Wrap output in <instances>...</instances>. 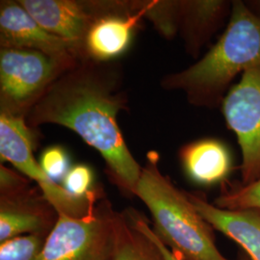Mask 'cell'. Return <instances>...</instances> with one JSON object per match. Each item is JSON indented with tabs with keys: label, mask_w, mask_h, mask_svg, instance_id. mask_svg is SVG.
Wrapping results in <instances>:
<instances>
[{
	"label": "cell",
	"mask_w": 260,
	"mask_h": 260,
	"mask_svg": "<svg viewBox=\"0 0 260 260\" xmlns=\"http://www.w3.org/2000/svg\"><path fill=\"white\" fill-rule=\"evenodd\" d=\"M214 205L223 209H259L260 178L249 184H233L223 187Z\"/></svg>",
	"instance_id": "obj_16"
},
{
	"label": "cell",
	"mask_w": 260,
	"mask_h": 260,
	"mask_svg": "<svg viewBox=\"0 0 260 260\" xmlns=\"http://www.w3.org/2000/svg\"><path fill=\"white\" fill-rule=\"evenodd\" d=\"M118 77L103 62L81 58L47 89L26 118L30 127L52 123L73 130L102 154L121 188L134 194L143 167L117 122L125 104Z\"/></svg>",
	"instance_id": "obj_1"
},
{
	"label": "cell",
	"mask_w": 260,
	"mask_h": 260,
	"mask_svg": "<svg viewBox=\"0 0 260 260\" xmlns=\"http://www.w3.org/2000/svg\"><path fill=\"white\" fill-rule=\"evenodd\" d=\"M159 156L148 154L134 195L149 208L153 232L181 260H230L216 246L213 228L197 211L187 192L178 189L158 167Z\"/></svg>",
	"instance_id": "obj_3"
},
{
	"label": "cell",
	"mask_w": 260,
	"mask_h": 260,
	"mask_svg": "<svg viewBox=\"0 0 260 260\" xmlns=\"http://www.w3.org/2000/svg\"><path fill=\"white\" fill-rule=\"evenodd\" d=\"M24 117L1 112L0 115V155L23 175L37 182L43 196L58 215L82 218L96 203L95 193L87 199L69 194L47 176L33 156L34 134Z\"/></svg>",
	"instance_id": "obj_6"
},
{
	"label": "cell",
	"mask_w": 260,
	"mask_h": 260,
	"mask_svg": "<svg viewBox=\"0 0 260 260\" xmlns=\"http://www.w3.org/2000/svg\"><path fill=\"white\" fill-rule=\"evenodd\" d=\"M53 212L46 198L23 186L14 191L2 192L0 199V243L25 235L47 236L54 225ZM58 214V213H57Z\"/></svg>",
	"instance_id": "obj_9"
},
{
	"label": "cell",
	"mask_w": 260,
	"mask_h": 260,
	"mask_svg": "<svg viewBox=\"0 0 260 260\" xmlns=\"http://www.w3.org/2000/svg\"><path fill=\"white\" fill-rule=\"evenodd\" d=\"M39 163L44 172L55 182L63 180L71 169L69 154L60 146H51L45 149Z\"/></svg>",
	"instance_id": "obj_19"
},
{
	"label": "cell",
	"mask_w": 260,
	"mask_h": 260,
	"mask_svg": "<svg viewBox=\"0 0 260 260\" xmlns=\"http://www.w3.org/2000/svg\"><path fill=\"white\" fill-rule=\"evenodd\" d=\"M239 260H251L247 255H242V256H240V258H239Z\"/></svg>",
	"instance_id": "obj_21"
},
{
	"label": "cell",
	"mask_w": 260,
	"mask_h": 260,
	"mask_svg": "<svg viewBox=\"0 0 260 260\" xmlns=\"http://www.w3.org/2000/svg\"><path fill=\"white\" fill-rule=\"evenodd\" d=\"M0 43L6 48L37 50L59 58H82L73 44L47 32L19 2L1 4Z\"/></svg>",
	"instance_id": "obj_8"
},
{
	"label": "cell",
	"mask_w": 260,
	"mask_h": 260,
	"mask_svg": "<svg viewBox=\"0 0 260 260\" xmlns=\"http://www.w3.org/2000/svg\"><path fill=\"white\" fill-rule=\"evenodd\" d=\"M114 260H166L155 242L133 223L128 213H118Z\"/></svg>",
	"instance_id": "obj_15"
},
{
	"label": "cell",
	"mask_w": 260,
	"mask_h": 260,
	"mask_svg": "<svg viewBox=\"0 0 260 260\" xmlns=\"http://www.w3.org/2000/svg\"><path fill=\"white\" fill-rule=\"evenodd\" d=\"M179 156L186 176L199 185L224 182L233 171L231 149L224 142L215 138L187 144L180 149Z\"/></svg>",
	"instance_id": "obj_14"
},
{
	"label": "cell",
	"mask_w": 260,
	"mask_h": 260,
	"mask_svg": "<svg viewBox=\"0 0 260 260\" xmlns=\"http://www.w3.org/2000/svg\"><path fill=\"white\" fill-rule=\"evenodd\" d=\"M260 67V16L248 1L233 0L232 15L218 41L194 65L165 76L166 90L181 91L190 104L221 106L236 76Z\"/></svg>",
	"instance_id": "obj_2"
},
{
	"label": "cell",
	"mask_w": 260,
	"mask_h": 260,
	"mask_svg": "<svg viewBox=\"0 0 260 260\" xmlns=\"http://www.w3.org/2000/svg\"><path fill=\"white\" fill-rule=\"evenodd\" d=\"M149 9L137 10L133 15L103 11L85 37L82 58L105 63L124 53L129 47L137 22Z\"/></svg>",
	"instance_id": "obj_11"
},
{
	"label": "cell",
	"mask_w": 260,
	"mask_h": 260,
	"mask_svg": "<svg viewBox=\"0 0 260 260\" xmlns=\"http://www.w3.org/2000/svg\"><path fill=\"white\" fill-rule=\"evenodd\" d=\"M19 3L47 32L73 44L82 57L84 40L104 10L73 0H21Z\"/></svg>",
	"instance_id": "obj_10"
},
{
	"label": "cell",
	"mask_w": 260,
	"mask_h": 260,
	"mask_svg": "<svg viewBox=\"0 0 260 260\" xmlns=\"http://www.w3.org/2000/svg\"><path fill=\"white\" fill-rule=\"evenodd\" d=\"M93 183V171L85 164L71 167L62 180V186L66 191L79 199H87L94 194L92 190Z\"/></svg>",
	"instance_id": "obj_18"
},
{
	"label": "cell",
	"mask_w": 260,
	"mask_h": 260,
	"mask_svg": "<svg viewBox=\"0 0 260 260\" xmlns=\"http://www.w3.org/2000/svg\"><path fill=\"white\" fill-rule=\"evenodd\" d=\"M47 236L25 235L0 244V260H37Z\"/></svg>",
	"instance_id": "obj_17"
},
{
	"label": "cell",
	"mask_w": 260,
	"mask_h": 260,
	"mask_svg": "<svg viewBox=\"0 0 260 260\" xmlns=\"http://www.w3.org/2000/svg\"><path fill=\"white\" fill-rule=\"evenodd\" d=\"M117 215L106 202L82 218L58 215L37 260H114Z\"/></svg>",
	"instance_id": "obj_5"
},
{
	"label": "cell",
	"mask_w": 260,
	"mask_h": 260,
	"mask_svg": "<svg viewBox=\"0 0 260 260\" xmlns=\"http://www.w3.org/2000/svg\"><path fill=\"white\" fill-rule=\"evenodd\" d=\"M228 128L241 151V183L260 178V67L251 69L233 84L221 104Z\"/></svg>",
	"instance_id": "obj_7"
},
{
	"label": "cell",
	"mask_w": 260,
	"mask_h": 260,
	"mask_svg": "<svg viewBox=\"0 0 260 260\" xmlns=\"http://www.w3.org/2000/svg\"><path fill=\"white\" fill-rule=\"evenodd\" d=\"M233 1L203 0L179 1L178 32L184 40L186 50L198 56L232 15Z\"/></svg>",
	"instance_id": "obj_13"
},
{
	"label": "cell",
	"mask_w": 260,
	"mask_h": 260,
	"mask_svg": "<svg viewBox=\"0 0 260 260\" xmlns=\"http://www.w3.org/2000/svg\"><path fill=\"white\" fill-rule=\"evenodd\" d=\"M127 213L129 215L131 220L133 221V223H135L143 233H146L153 241L155 242L158 248L163 252L166 260H181L179 259L177 255H175L172 251H170V249L168 248L167 246L159 239V237L153 232V229L150 228L149 222H147V220L142 215H140L136 211L127 212Z\"/></svg>",
	"instance_id": "obj_20"
},
{
	"label": "cell",
	"mask_w": 260,
	"mask_h": 260,
	"mask_svg": "<svg viewBox=\"0 0 260 260\" xmlns=\"http://www.w3.org/2000/svg\"><path fill=\"white\" fill-rule=\"evenodd\" d=\"M187 194L197 211L213 230L238 244L250 259L260 260L259 209H223L202 196Z\"/></svg>",
	"instance_id": "obj_12"
},
{
	"label": "cell",
	"mask_w": 260,
	"mask_h": 260,
	"mask_svg": "<svg viewBox=\"0 0 260 260\" xmlns=\"http://www.w3.org/2000/svg\"><path fill=\"white\" fill-rule=\"evenodd\" d=\"M81 58H59L44 52L1 47V112L24 117L47 89Z\"/></svg>",
	"instance_id": "obj_4"
}]
</instances>
